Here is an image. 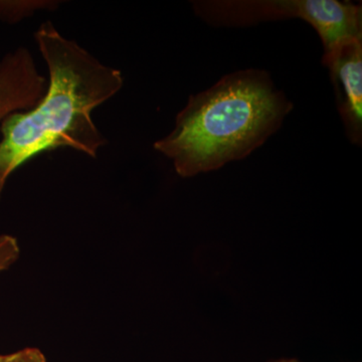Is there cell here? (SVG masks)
<instances>
[{
    "label": "cell",
    "instance_id": "6da1fadb",
    "mask_svg": "<svg viewBox=\"0 0 362 362\" xmlns=\"http://www.w3.org/2000/svg\"><path fill=\"white\" fill-rule=\"evenodd\" d=\"M35 40L49 83L33 108L11 114L0 124V199L14 171L44 152L70 147L97 158L108 141L93 120V111L124 84L120 71L63 37L51 21L40 25Z\"/></svg>",
    "mask_w": 362,
    "mask_h": 362
},
{
    "label": "cell",
    "instance_id": "7a4b0ae2",
    "mask_svg": "<svg viewBox=\"0 0 362 362\" xmlns=\"http://www.w3.org/2000/svg\"><path fill=\"white\" fill-rule=\"evenodd\" d=\"M292 109L267 71H235L192 95L154 149L173 161L181 177L209 173L246 158L280 129Z\"/></svg>",
    "mask_w": 362,
    "mask_h": 362
},
{
    "label": "cell",
    "instance_id": "3957f363",
    "mask_svg": "<svg viewBox=\"0 0 362 362\" xmlns=\"http://www.w3.org/2000/svg\"><path fill=\"white\" fill-rule=\"evenodd\" d=\"M195 13L216 26L254 25L300 18L322 40L324 52L362 37V7L337 0H206L194 1Z\"/></svg>",
    "mask_w": 362,
    "mask_h": 362
},
{
    "label": "cell",
    "instance_id": "277c9868",
    "mask_svg": "<svg viewBox=\"0 0 362 362\" xmlns=\"http://www.w3.org/2000/svg\"><path fill=\"white\" fill-rule=\"evenodd\" d=\"M330 71L338 111L350 142L362 141V37L337 45L324 52Z\"/></svg>",
    "mask_w": 362,
    "mask_h": 362
},
{
    "label": "cell",
    "instance_id": "5b68a950",
    "mask_svg": "<svg viewBox=\"0 0 362 362\" xmlns=\"http://www.w3.org/2000/svg\"><path fill=\"white\" fill-rule=\"evenodd\" d=\"M47 88V78L26 47L6 54L0 61V124L11 114L33 108Z\"/></svg>",
    "mask_w": 362,
    "mask_h": 362
},
{
    "label": "cell",
    "instance_id": "8992f818",
    "mask_svg": "<svg viewBox=\"0 0 362 362\" xmlns=\"http://www.w3.org/2000/svg\"><path fill=\"white\" fill-rule=\"evenodd\" d=\"M58 7V2L45 0H0V21L18 23L35 13L40 9H52Z\"/></svg>",
    "mask_w": 362,
    "mask_h": 362
},
{
    "label": "cell",
    "instance_id": "52a82bcc",
    "mask_svg": "<svg viewBox=\"0 0 362 362\" xmlns=\"http://www.w3.org/2000/svg\"><path fill=\"white\" fill-rule=\"evenodd\" d=\"M21 256L18 240L13 235H0V273L8 270Z\"/></svg>",
    "mask_w": 362,
    "mask_h": 362
},
{
    "label": "cell",
    "instance_id": "ba28073f",
    "mask_svg": "<svg viewBox=\"0 0 362 362\" xmlns=\"http://www.w3.org/2000/svg\"><path fill=\"white\" fill-rule=\"evenodd\" d=\"M11 354V362H47L45 354L35 347L20 350Z\"/></svg>",
    "mask_w": 362,
    "mask_h": 362
},
{
    "label": "cell",
    "instance_id": "9c48e42d",
    "mask_svg": "<svg viewBox=\"0 0 362 362\" xmlns=\"http://www.w3.org/2000/svg\"><path fill=\"white\" fill-rule=\"evenodd\" d=\"M0 362H11V354H1L0 356Z\"/></svg>",
    "mask_w": 362,
    "mask_h": 362
},
{
    "label": "cell",
    "instance_id": "30bf717a",
    "mask_svg": "<svg viewBox=\"0 0 362 362\" xmlns=\"http://www.w3.org/2000/svg\"><path fill=\"white\" fill-rule=\"evenodd\" d=\"M269 362H300L296 361V359H278V361H272Z\"/></svg>",
    "mask_w": 362,
    "mask_h": 362
}]
</instances>
